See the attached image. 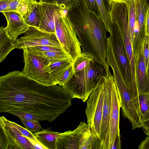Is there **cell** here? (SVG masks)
I'll list each match as a JSON object with an SVG mask.
<instances>
[{"mask_svg":"<svg viewBox=\"0 0 149 149\" xmlns=\"http://www.w3.org/2000/svg\"><path fill=\"white\" fill-rule=\"evenodd\" d=\"M94 60L96 59L92 54L88 53L82 52L73 63V74L84 69L91 61Z\"/></svg>","mask_w":149,"mask_h":149,"instance_id":"cell-25","label":"cell"},{"mask_svg":"<svg viewBox=\"0 0 149 149\" xmlns=\"http://www.w3.org/2000/svg\"><path fill=\"white\" fill-rule=\"evenodd\" d=\"M55 34L73 62L82 53L81 45L68 10H64L55 19Z\"/></svg>","mask_w":149,"mask_h":149,"instance_id":"cell-4","label":"cell"},{"mask_svg":"<svg viewBox=\"0 0 149 149\" xmlns=\"http://www.w3.org/2000/svg\"><path fill=\"white\" fill-rule=\"evenodd\" d=\"M68 13L81 43L82 52L93 55L106 72H110L106 61L107 31L99 16L91 10L87 0H79Z\"/></svg>","mask_w":149,"mask_h":149,"instance_id":"cell-2","label":"cell"},{"mask_svg":"<svg viewBox=\"0 0 149 149\" xmlns=\"http://www.w3.org/2000/svg\"><path fill=\"white\" fill-rule=\"evenodd\" d=\"M61 133L52 131L50 128L42 129L34 133L39 142L47 149H56L55 143Z\"/></svg>","mask_w":149,"mask_h":149,"instance_id":"cell-20","label":"cell"},{"mask_svg":"<svg viewBox=\"0 0 149 149\" xmlns=\"http://www.w3.org/2000/svg\"><path fill=\"white\" fill-rule=\"evenodd\" d=\"M72 99L62 87L42 84L22 72L0 77V112H26L52 122L71 106Z\"/></svg>","mask_w":149,"mask_h":149,"instance_id":"cell-1","label":"cell"},{"mask_svg":"<svg viewBox=\"0 0 149 149\" xmlns=\"http://www.w3.org/2000/svg\"><path fill=\"white\" fill-rule=\"evenodd\" d=\"M125 2L127 4L129 8V26L132 45L136 24L135 0H127Z\"/></svg>","mask_w":149,"mask_h":149,"instance_id":"cell-27","label":"cell"},{"mask_svg":"<svg viewBox=\"0 0 149 149\" xmlns=\"http://www.w3.org/2000/svg\"><path fill=\"white\" fill-rule=\"evenodd\" d=\"M146 75L148 78L149 79V58L148 60V67L146 71Z\"/></svg>","mask_w":149,"mask_h":149,"instance_id":"cell-43","label":"cell"},{"mask_svg":"<svg viewBox=\"0 0 149 149\" xmlns=\"http://www.w3.org/2000/svg\"><path fill=\"white\" fill-rule=\"evenodd\" d=\"M24 65L22 72L38 83L46 86L56 85L50 71V63L47 59L29 52L24 48Z\"/></svg>","mask_w":149,"mask_h":149,"instance_id":"cell-8","label":"cell"},{"mask_svg":"<svg viewBox=\"0 0 149 149\" xmlns=\"http://www.w3.org/2000/svg\"><path fill=\"white\" fill-rule=\"evenodd\" d=\"M105 75L100 78L96 87L90 95L85 110L87 124L92 133L100 141Z\"/></svg>","mask_w":149,"mask_h":149,"instance_id":"cell-7","label":"cell"},{"mask_svg":"<svg viewBox=\"0 0 149 149\" xmlns=\"http://www.w3.org/2000/svg\"><path fill=\"white\" fill-rule=\"evenodd\" d=\"M91 10L97 14L99 16L98 9L96 0H87Z\"/></svg>","mask_w":149,"mask_h":149,"instance_id":"cell-37","label":"cell"},{"mask_svg":"<svg viewBox=\"0 0 149 149\" xmlns=\"http://www.w3.org/2000/svg\"><path fill=\"white\" fill-rule=\"evenodd\" d=\"M22 17L25 23L30 27L38 28L40 22L38 2L35 3Z\"/></svg>","mask_w":149,"mask_h":149,"instance_id":"cell-22","label":"cell"},{"mask_svg":"<svg viewBox=\"0 0 149 149\" xmlns=\"http://www.w3.org/2000/svg\"><path fill=\"white\" fill-rule=\"evenodd\" d=\"M120 100L119 91L114 81L112 86L111 106L109 122L108 149H111L117 139H120L119 129Z\"/></svg>","mask_w":149,"mask_h":149,"instance_id":"cell-13","label":"cell"},{"mask_svg":"<svg viewBox=\"0 0 149 149\" xmlns=\"http://www.w3.org/2000/svg\"><path fill=\"white\" fill-rule=\"evenodd\" d=\"M143 125L142 128L144 132L149 128V113L143 121Z\"/></svg>","mask_w":149,"mask_h":149,"instance_id":"cell-40","label":"cell"},{"mask_svg":"<svg viewBox=\"0 0 149 149\" xmlns=\"http://www.w3.org/2000/svg\"><path fill=\"white\" fill-rule=\"evenodd\" d=\"M113 76L110 72L104 75V88L101 132L102 149H108L109 122L111 106Z\"/></svg>","mask_w":149,"mask_h":149,"instance_id":"cell-12","label":"cell"},{"mask_svg":"<svg viewBox=\"0 0 149 149\" xmlns=\"http://www.w3.org/2000/svg\"><path fill=\"white\" fill-rule=\"evenodd\" d=\"M106 73L102 66L94 60L84 69L74 73L62 87L69 93L72 99H81L84 102L96 87L100 78Z\"/></svg>","mask_w":149,"mask_h":149,"instance_id":"cell-3","label":"cell"},{"mask_svg":"<svg viewBox=\"0 0 149 149\" xmlns=\"http://www.w3.org/2000/svg\"><path fill=\"white\" fill-rule=\"evenodd\" d=\"M2 13L7 22L5 27L6 34L14 42L19 35L24 33L30 26L25 23L22 16L17 13L6 11Z\"/></svg>","mask_w":149,"mask_h":149,"instance_id":"cell-17","label":"cell"},{"mask_svg":"<svg viewBox=\"0 0 149 149\" xmlns=\"http://www.w3.org/2000/svg\"><path fill=\"white\" fill-rule=\"evenodd\" d=\"M146 34L149 37V6L148 8L146 15Z\"/></svg>","mask_w":149,"mask_h":149,"instance_id":"cell-39","label":"cell"},{"mask_svg":"<svg viewBox=\"0 0 149 149\" xmlns=\"http://www.w3.org/2000/svg\"><path fill=\"white\" fill-rule=\"evenodd\" d=\"M13 49V42L6 34L5 27L0 28V62L3 61Z\"/></svg>","mask_w":149,"mask_h":149,"instance_id":"cell-21","label":"cell"},{"mask_svg":"<svg viewBox=\"0 0 149 149\" xmlns=\"http://www.w3.org/2000/svg\"><path fill=\"white\" fill-rule=\"evenodd\" d=\"M139 99L143 122L149 113V94H143L139 96Z\"/></svg>","mask_w":149,"mask_h":149,"instance_id":"cell-28","label":"cell"},{"mask_svg":"<svg viewBox=\"0 0 149 149\" xmlns=\"http://www.w3.org/2000/svg\"><path fill=\"white\" fill-rule=\"evenodd\" d=\"M73 63L71 61H64L50 63V73L56 84H57L58 80L63 73L72 65Z\"/></svg>","mask_w":149,"mask_h":149,"instance_id":"cell-24","label":"cell"},{"mask_svg":"<svg viewBox=\"0 0 149 149\" xmlns=\"http://www.w3.org/2000/svg\"><path fill=\"white\" fill-rule=\"evenodd\" d=\"M99 16L103 22L107 32L111 34V21L109 11L103 0H96Z\"/></svg>","mask_w":149,"mask_h":149,"instance_id":"cell-26","label":"cell"},{"mask_svg":"<svg viewBox=\"0 0 149 149\" xmlns=\"http://www.w3.org/2000/svg\"><path fill=\"white\" fill-rule=\"evenodd\" d=\"M74 73L72 65L63 73L57 81V84L63 87L72 77Z\"/></svg>","mask_w":149,"mask_h":149,"instance_id":"cell-30","label":"cell"},{"mask_svg":"<svg viewBox=\"0 0 149 149\" xmlns=\"http://www.w3.org/2000/svg\"><path fill=\"white\" fill-rule=\"evenodd\" d=\"M10 114L15 115L20 118H22L29 120L43 121L44 120L36 115L24 112H13Z\"/></svg>","mask_w":149,"mask_h":149,"instance_id":"cell-32","label":"cell"},{"mask_svg":"<svg viewBox=\"0 0 149 149\" xmlns=\"http://www.w3.org/2000/svg\"><path fill=\"white\" fill-rule=\"evenodd\" d=\"M25 137L27 138L32 144L33 146L34 149H47L45 146L40 143L29 138Z\"/></svg>","mask_w":149,"mask_h":149,"instance_id":"cell-36","label":"cell"},{"mask_svg":"<svg viewBox=\"0 0 149 149\" xmlns=\"http://www.w3.org/2000/svg\"><path fill=\"white\" fill-rule=\"evenodd\" d=\"M10 122L20 132L22 135L25 137L29 138L39 142L36 138L34 133L29 131L25 128H24L22 127L13 122L11 121H10Z\"/></svg>","mask_w":149,"mask_h":149,"instance_id":"cell-33","label":"cell"},{"mask_svg":"<svg viewBox=\"0 0 149 149\" xmlns=\"http://www.w3.org/2000/svg\"><path fill=\"white\" fill-rule=\"evenodd\" d=\"M90 131L87 124L81 122L74 130L61 133L56 141V149H79L81 140Z\"/></svg>","mask_w":149,"mask_h":149,"instance_id":"cell-15","label":"cell"},{"mask_svg":"<svg viewBox=\"0 0 149 149\" xmlns=\"http://www.w3.org/2000/svg\"><path fill=\"white\" fill-rule=\"evenodd\" d=\"M0 149H34L29 141L4 116L0 117Z\"/></svg>","mask_w":149,"mask_h":149,"instance_id":"cell-9","label":"cell"},{"mask_svg":"<svg viewBox=\"0 0 149 149\" xmlns=\"http://www.w3.org/2000/svg\"><path fill=\"white\" fill-rule=\"evenodd\" d=\"M26 48L31 54L47 59L50 64L64 61H71L73 62L70 56L65 52L45 51L38 49L34 47Z\"/></svg>","mask_w":149,"mask_h":149,"instance_id":"cell-19","label":"cell"},{"mask_svg":"<svg viewBox=\"0 0 149 149\" xmlns=\"http://www.w3.org/2000/svg\"><path fill=\"white\" fill-rule=\"evenodd\" d=\"M144 132L146 135L149 136V128L146 130Z\"/></svg>","mask_w":149,"mask_h":149,"instance_id":"cell-44","label":"cell"},{"mask_svg":"<svg viewBox=\"0 0 149 149\" xmlns=\"http://www.w3.org/2000/svg\"><path fill=\"white\" fill-rule=\"evenodd\" d=\"M13 0H0V12H6L11 2Z\"/></svg>","mask_w":149,"mask_h":149,"instance_id":"cell-35","label":"cell"},{"mask_svg":"<svg viewBox=\"0 0 149 149\" xmlns=\"http://www.w3.org/2000/svg\"><path fill=\"white\" fill-rule=\"evenodd\" d=\"M138 149H149V136L146 137L140 143Z\"/></svg>","mask_w":149,"mask_h":149,"instance_id":"cell-38","label":"cell"},{"mask_svg":"<svg viewBox=\"0 0 149 149\" xmlns=\"http://www.w3.org/2000/svg\"><path fill=\"white\" fill-rule=\"evenodd\" d=\"M79 1V0H55V3L61 9L69 10L78 5Z\"/></svg>","mask_w":149,"mask_h":149,"instance_id":"cell-31","label":"cell"},{"mask_svg":"<svg viewBox=\"0 0 149 149\" xmlns=\"http://www.w3.org/2000/svg\"><path fill=\"white\" fill-rule=\"evenodd\" d=\"M143 50L147 71L149 58V37L146 34L145 36L143 45Z\"/></svg>","mask_w":149,"mask_h":149,"instance_id":"cell-34","label":"cell"},{"mask_svg":"<svg viewBox=\"0 0 149 149\" xmlns=\"http://www.w3.org/2000/svg\"><path fill=\"white\" fill-rule=\"evenodd\" d=\"M21 122L25 128L32 132H36L41 129V126L38 121L29 120L23 118H20Z\"/></svg>","mask_w":149,"mask_h":149,"instance_id":"cell-29","label":"cell"},{"mask_svg":"<svg viewBox=\"0 0 149 149\" xmlns=\"http://www.w3.org/2000/svg\"><path fill=\"white\" fill-rule=\"evenodd\" d=\"M111 22L117 26L122 37L132 73V91L133 97L139 95L136 78L134 56L129 26V10L125 8L114 9L110 13Z\"/></svg>","mask_w":149,"mask_h":149,"instance_id":"cell-5","label":"cell"},{"mask_svg":"<svg viewBox=\"0 0 149 149\" xmlns=\"http://www.w3.org/2000/svg\"><path fill=\"white\" fill-rule=\"evenodd\" d=\"M149 6L148 0H135L136 24L132 44L134 56L142 46L146 35V15Z\"/></svg>","mask_w":149,"mask_h":149,"instance_id":"cell-14","label":"cell"},{"mask_svg":"<svg viewBox=\"0 0 149 149\" xmlns=\"http://www.w3.org/2000/svg\"><path fill=\"white\" fill-rule=\"evenodd\" d=\"M111 68L119 93L123 117L128 119L133 130L141 128L143 125L141 113L135 105L124 81L120 68L117 64H115L112 65Z\"/></svg>","mask_w":149,"mask_h":149,"instance_id":"cell-6","label":"cell"},{"mask_svg":"<svg viewBox=\"0 0 149 149\" xmlns=\"http://www.w3.org/2000/svg\"><path fill=\"white\" fill-rule=\"evenodd\" d=\"M104 3L109 11L110 7V0H103Z\"/></svg>","mask_w":149,"mask_h":149,"instance_id":"cell-41","label":"cell"},{"mask_svg":"<svg viewBox=\"0 0 149 149\" xmlns=\"http://www.w3.org/2000/svg\"><path fill=\"white\" fill-rule=\"evenodd\" d=\"M24 34L13 42V49L45 46L63 47L54 33L43 32L37 28L30 27Z\"/></svg>","mask_w":149,"mask_h":149,"instance_id":"cell-10","label":"cell"},{"mask_svg":"<svg viewBox=\"0 0 149 149\" xmlns=\"http://www.w3.org/2000/svg\"><path fill=\"white\" fill-rule=\"evenodd\" d=\"M40 15L38 29L45 32L55 34V19L60 15L64 9L56 3L38 2Z\"/></svg>","mask_w":149,"mask_h":149,"instance_id":"cell-16","label":"cell"},{"mask_svg":"<svg viewBox=\"0 0 149 149\" xmlns=\"http://www.w3.org/2000/svg\"><path fill=\"white\" fill-rule=\"evenodd\" d=\"M37 1L36 0H13L7 11H14L22 16Z\"/></svg>","mask_w":149,"mask_h":149,"instance_id":"cell-23","label":"cell"},{"mask_svg":"<svg viewBox=\"0 0 149 149\" xmlns=\"http://www.w3.org/2000/svg\"><path fill=\"white\" fill-rule=\"evenodd\" d=\"M134 59L136 78L139 96L144 94H149V79L146 75L143 45L134 56Z\"/></svg>","mask_w":149,"mask_h":149,"instance_id":"cell-18","label":"cell"},{"mask_svg":"<svg viewBox=\"0 0 149 149\" xmlns=\"http://www.w3.org/2000/svg\"><path fill=\"white\" fill-rule=\"evenodd\" d=\"M40 1L49 3H55V0H40Z\"/></svg>","mask_w":149,"mask_h":149,"instance_id":"cell-42","label":"cell"},{"mask_svg":"<svg viewBox=\"0 0 149 149\" xmlns=\"http://www.w3.org/2000/svg\"><path fill=\"white\" fill-rule=\"evenodd\" d=\"M111 38L113 51L124 81L131 94L132 91V73L124 42L118 28L111 23Z\"/></svg>","mask_w":149,"mask_h":149,"instance_id":"cell-11","label":"cell"}]
</instances>
